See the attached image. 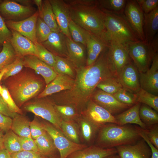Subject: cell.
I'll return each instance as SVG.
<instances>
[{
	"mask_svg": "<svg viewBox=\"0 0 158 158\" xmlns=\"http://www.w3.org/2000/svg\"><path fill=\"white\" fill-rule=\"evenodd\" d=\"M124 44L139 73L148 70L155 54L157 53L151 43L139 40L127 42Z\"/></svg>",
	"mask_w": 158,
	"mask_h": 158,
	"instance_id": "obj_6",
	"label": "cell"
},
{
	"mask_svg": "<svg viewBox=\"0 0 158 158\" xmlns=\"http://www.w3.org/2000/svg\"><path fill=\"white\" fill-rule=\"evenodd\" d=\"M55 59L53 68L57 75H65L75 78V68L67 59L55 55Z\"/></svg>",
	"mask_w": 158,
	"mask_h": 158,
	"instance_id": "obj_33",
	"label": "cell"
},
{
	"mask_svg": "<svg viewBox=\"0 0 158 158\" xmlns=\"http://www.w3.org/2000/svg\"><path fill=\"white\" fill-rule=\"evenodd\" d=\"M3 140L4 148L10 154L22 150L19 136L11 130L6 132Z\"/></svg>",
	"mask_w": 158,
	"mask_h": 158,
	"instance_id": "obj_36",
	"label": "cell"
},
{
	"mask_svg": "<svg viewBox=\"0 0 158 158\" xmlns=\"http://www.w3.org/2000/svg\"><path fill=\"white\" fill-rule=\"evenodd\" d=\"M23 67V57L17 56L12 63L5 67L6 71L2 79L6 80L10 77L18 74L22 71Z\"/></svg>",
	"mask_w": 158,
	"mask_h": 158,
	"instance_id": "obj_43",
	"label": "cell"
},
{
	"mask_svg": "<svg viewBox=\"0 0 158 158\" xmlns=\"http://www.w3.org/2000/svg\"><path fill=\"white\" fill-rule=\"evenodd\" d=\"M144 41L150 43L158 30V7L147 14L144 13Z\"/></svg>",
	"mask_w": 158,
	"mask_h": 158,
	"instance_id": "obj_27",
	"label": "cell"
},
{
	"mask_svg": "<svg viewBox=\"0 0 158 158\" xmlns=\"http://www.w3.org/2000/svg\"><path fill=\"white\" fill-rule=\"evenodd\" d=\"M3 137L0 138V151L3 148Z\"/></svg>",
	"mask_w": 158,
	"mask_h": 158,
	"instance_id": "obj_59",
	"label": "cell"
},
{
	"mask_svg": "<svg viewBox=\"0 0 158 158\" xmlns=\"http://www.w3.org/2000/svg\"><path fill=\"white\" fill-rule=\"evenodd\" d=\"M12 36L10 42L18 56L24 57L28 55L36 56L35 45L30 40L18 32L10 30Z\"/></svg>",
	"mask_w": 158,
	"mask_h": 158,
	"instance_id": "obj_22",
	"label": "cell"
},
{
	"mask_svg": "<svg viewBox=\"0 0 158 158\" xmlns=\"http://www.w3.org/2000/svg\"><path fill=\"white\" fill-rule=\"evenodd\" d=\"M86 43V66H88L97 60L102 51L108 47L109 42L100 36L87 31Z\"/></svg>",
	"mask_w": 158,
	"mask_h": 158,
	"instance_id": "obj_16",
	"label": "cell"
},
{
	"mask_svg": "<svg viewBox=\"0 0 158 158\" xmlns=\"http://www.w3.org/2000/svg\"><path fill=\"white\" fill-rule=\"evenodd\" d=\"M3 136L2 133L0 131V138L2 137Z\"/></svg>",
	"mask_w": 158,
	"mask_h": 158,
	"instance_id": "obj_61",
	"label": "cell"
},
{
	"mask_svg": "<svg viewBox=\"0 0 158 158\" xmlns=\"http://www.w3.org/2000/svg\"><path fill=\"white\" fill-rule=\"evenodd\" d=\"M112 95L120 102L130 107L137 103L135 94L128 91L123 87Z\"/></svg>",
	"mask_w": 158,
	"mask_h": 158,
	"instance_id": "obj_45",
	"label": "cell"
},
{
	"mask_svg": "<svg viewBox=\"0 0 158 158\" xmlns=\"http://www.w3.org/2000/svg\"><path fill=\"white\" fill-rule=\"evenodd\" d=\"M24 108L26 111L32 112L49 122L61 132L62 120L56 110L54 104L50 101L43 98H38L26 104Z\"/></svg>",
	"mask_w": 158,
	"mask_h": 158,
	"instance_id": "obj_7",
	"label": "cell"
},
{
	"mask_svg": "<svg viewBox=\"0 0 158 158\" xmlns=\"http://www.w3.org/2000/svg\"><path fill=\"white\" fill-rule=\"evenodd\" d=\"M42 125L44 129L52 139L59 152L60 158H66L73 152L87 147L85 145L76 143L71 141L52 124L45 123Z\"/></svg>",
	"mask_w": 158,
	"mask_h": 158,
	"instance_id": "obj_8",
	"label": "cell"
},
{
	"mask_svg": "<svg viewBox=\"0 0 158 158\" xmlns=\"http://www.w3.org/2000/svg\"><path fill=\"white\" fill-rule=\"evenodd\" d=\"M1 45H2L0 44V46H1Z\"/></svg>",
	"mask_w": 158,
	"mask_h": 158,
	"instance_id": "obj_63",
	"label": "cell"
},
{
	"mask_svg": "<svg viewBox=\"0 0 158 158\" xmlns=\"http://www.w3.org/2000/svg\"><path fill=\"white\" fill-rule=\"evenodd\" d=\"M69 32L72 39L75 42L86 46V30L74 22L71 19L68 24Z\"/></svg>",
	"mask_w": 158,
	"mask_h": 158,
	"instance_id": "obj_41",
	"label": "cell"
},
{
	"mask_svg": "<svg viewBox=\"0 0 158 158\" xmlns=\"http://www.w3.org/2000/svg\"><path fill=\"white\" fill-rule=\"evenodd\" d=\"M66 42L68 53L67 59L75 68L86 66V47L67 37Z\"/></svg>",
	"mask_w": 158,
	"mask_h": 158,
	"instance_id": "obj_24",
	"label": "cell"
},
{
	"mask_svg": "<svg viewBox=\"0 0 158 158\" xmlns=\"http://www.w3.org/2000/svg\"><path fill=\"white\" fill-rule=\"evenodd\" d=\"M2 91V87L0 84V95Z\"/></svg>",
	"mask_w": 158,
	"mask_h": 158,
	"instance_id": "obj_60",
	"label": "cell"
},
{
	"mask_svg": "<svg viewBox=\"0 0 158 158\" xmlns=\"http://www.w3.org/2000/svg\"><path fill=\"white\" fill-rule=\"evenodd\" d=\"M0 113L13 118L17 114L11 111L0 95Z\"/></svg>",
	"mask_w": 158,
	"mask_h": 158,
	"instance_id": "obj_54",
	"label": "cell"
},
{
	"mask_svg": "<svg viewBox=\"0 0 158 158\" xmlns=\"http://www.w3.org/2000/svg\"><path fill=\"white\" fill-rule=\"evenodd\" d=\"M6 79L5 86L15 103L20 105L38 95L44 85L43 81L38 76L27 70Z\"/></svg>",
	"mask_w": 158,
	"mask_h": 158,
	"instance_id": "obj_3",
	"label": "cell"
},
{
	"mask_svg": "<svg viewBox=\"0 0 158 158\" xmlns=\"http://www.w3.org/2000/svg\"><path fill=\"white\" fill-rule=\"evenodd\" d=\"M41 44L55 55L67 59L66 37L61 32H52L47 39Z\"/></svg>",
	"mask_w": 158,
	"mask_h": 158,
	"instance_id": "obj_21",
	"label": "cell"
},
{
	"mask_svg": "<svg viewBox=\"0 0 158 158\" xmlns=\"http://www.w3.org/2000/svg\"><path fill=\"white\" fill-rule=\"evenodd\" d=\"M137 102L145 104L158 112V96L150 93L140 88L135 93Z\"/></svg>",
	"mask_w": 158,
	"mask_h": 158,
	"instance_id": "obj_38",
	"label": "cell"
},
{
	"mask_svg": "<svg viewBox=\"0 0 158 158\" xmlns=\"http://www.w3.org/2000/svg\"><path fill=\"white\" fill-rule=\"evenodd\" d=\"M36 56L40 60L53 68L55 63V55L44 47L41 44L35 45Z\"/></svg>",
	"mask_w": 158,
	"mask_h": 158,
	"instance_id": "obj_44",
	"label": "cell"
},
{
	"mask_svg": "<svg viewBox=\"0 0 158 158\" xmlns=\"http://www.w3.org/2000/svg\"><path fill=\"white\" fill-rule=\"evenodd\" d=\"M2 91L1 95L5 101L9 109L12 112L22 114V110L17 106L11 95L7 88L4 85L2 86Z\"/></svg>",
	"mask_w": 158,
	"mask_h": 158,
	"instance_id": "obj_46",
	"label": "cell"
},
{
	"mask_svg": "<svg viewBox=\"0 0 158 158\" xmlns=\"http://www.w3.org/2000/svg\"><path fill=\"white\" fill-rule=\"evenodd\" d=\"M140 135L141 138L146 141L151 149L152 152L151 158H158V149L155 147L148 139L142 129H141Z\"/></svg>",
	"mask_w": 158,
	"mask_h": 158,
	"instance_id": "obj_55",
	"label": "cell"
},
{
	"mask_svg": "<svg viewBox=\"0 0 158 158\" xmlns=\"http://www.w3.org/2000/svg\"><path fill=\"white\" fill-rule=\"evenodd\" d=\"M144 13L147 14L158 7V0H136Z\"/></svg>",
	"mask_w": 158,
	"mask_h": 158,
	"instance_id": "obj_49",
	"label": "cell"
},
{
	"mask_svg": "<svg viewBox=\"0 0 158 158\" xmlns=\"http://www.w3.org/2000/svg\"><path fill=\"white\" fill-rule=\"evenodd\" d=\"M139 126L129 125L106 124L99 129L96 139L97 146L109 148L135 142L141 138Z\"/></svg>",
	"mask_w": 158,
	"mask_h": 158,
	"instance_id": "obj_4",
	"label": "cell"
},
{
	"mask_svg": "<svg viewBox=\"0 0 158 158\" xmlns=\"http://www.w3.org/2000/svg\"><path fill=\"white\" fill-rule=\"evenodd\" d=\"M80 114L99 128L107 123L117 124L114 116L91 99Z\"/></svg>",
	"mask_w": 158,
	"mask_h": 158,
	"instance_id": "obj_12",
	"label": "cell"
},
{
	"mask_svg": "<svg viewBox=\"0 0 158 158\" xmlns=\"http://www.w3.org/2000/svg\"><path fill=\"white\" fill-rule=\"evenodd\" d=\"M3 0H0V5L2 2Z\"/></svg>",
	"mask_w": 158,
	"mask_h": 158,
	"instance_id": "obj_62",
	"label": "cell"
},
{
	"mask_svg": "<svg viewBox=\"0 0 158 158\" xmlns=\"http://www.w3.org/2000/svg\"><path fill=\"white\" fill-rule=\"evenodd\" d=\"M142 129L148 139L158 149V124L147 127L145 130Z\"/></svg>",
	"mask_w": 158,
	"mask_h": 158,
	"instance_id": "obj_47",
	"label": "cell"
},
{
	"mask_svg": "<svg viewBox=\"0 0 158 158\" xmlns=\"http://www.w3.org/2000/svg\"><path fill=\"white\" fill-rule=\"evenodd\" d=\"M39 14V16L50 28L52 32H61L49 0H42L41 9Z\"/></svg>",
	"mask_w": 158,
	"mask_h": 158,
	"instance_id": "obj_28",
	"label": "cell"
},
{
	"mask_svg": "<svg viewBox=\"0 0 158 158\" xmlns=\"http://www.w3.org/2000/svg\"><path fill=\"white\" fill-rule=\"evenodd\" d=\"M0 158H11V154L3 147L0 151Z\"/></svg>",
	"mask_w": 158,
	"mask_h": 158,
	"instance_id": "obj_56",
	"label": "cell"
},
{
	"mask_svg": "<svg viewBox=\"0 0 158 158\" xmlns=\"http://www.w3.org/2000/svg\"><path fill=\"white\" fill-rule=\"evenodd\" d=\"M12 36L11 30L6 26L5 20L0 15V44L2 45L6 41H10Z\"/></svg>",
	"mask_w": 158,
	"mask_h": 158,
	"instance_id": "obj_48",
	"label": "cell"
},
{
	"mask_svg": "<svg viewBox=\"0 0 158 158\" xmlns=\"http://www.w3.org/2000/svg\"><path fill=\"white\" fill-rule=\"evenodd\" d=\"M23 63L24 67L33 69L40 74L44 78L47 85L57 75L53 68L35 55H28L24 56Z\"/></svg>",
	"mask_w": 158,
	"mask_h": 158,
	"instance_id": "obj_20",
	"label": "cell"
},
{
	"mask_svg": "<svg viewBox=\"0 0 158 158\" xmlns=\"http://www.w3.org/2000/svg\"><path fill=\"white\" fill-rule=\"evenodd\" d=\"M104 158H120L117 154L107 156Z\"/></svg>",
	"mask_w": 158,
	"mask_h": 158,
	"instance_id": "obj_58",
	"label": "cell"
},
{
	"mask_svg": "<svg viewBox=\"0 0 158 158\" xmlns=\"http://www.w3.org/2000/svg\"><path fill=\"white\" fill-rule=\"evenodd\" d=\"M68 5L71 19L87 31L104 39L105 13L98 0H64Z\"/></svg>",
	"mask_w": 158,
	"mask_h": 158,
	"instance_id": "obj_2",
	"label": "cell"
},
{
	"mask_svg": "<svg viewBox=\"0 0 158 158\" xmlns=\"http://www.w3.org/2000/svg\"><path fill=\"white\" fill-rule=\"evenodd\" d=\"M30 123L26 117L17 114L12 119L11 129L19 137L31 138Z\"/></svg>",
	"mask_w": 158,
	"mask_h": 158,
	"instance_id": "obj_30",
	"label": "cell"
},
{
	"mask_svg": "<svg viewBox=\"0 0 158 158\" xmlns=\"http://www.w3.org/2000/svg\"><path fill=\"white\" fill-rule=\"evenodd\" d=\"M17 2H18L20 4H21V5L25 6H31V4L34 3L33 0H14Z\"/></svg>",
	"mask_w": 158,
	"mask_h": 158,
	"instance_id": "obj_57",
	"label": "cell"
},
{
	"mask_svg": "<svg viewBox=\"0 0 158 158\" xmlns=\"http://www.w3.org/2000/svg\"><path fill=\"white\" fill-rule=\"evenodd\" d=\"M0 52V72L6 66L12 63L17 56L9 41L2 44Z\"/></svg>",
	"mask_w": 158,
	"mask_h": 158,
	"instance_id": "obj_37",
	"label": "cell"
},
{
	"mask_svg": "<svg viewBox=\"0 0 158 158\" xmlns=\"http://www.w3.org/2000/svg\"><path fill=\"white\" fill-rule=\"evenodd\" d=\"M75 70L73 87L62 92L59 96L58 102L59 105H71L81 113L90 100L98 84L107 78L116 76L109 62L108 48L91 66L75 68Z\"/></svg>",
	"mask_w": 158,
	"mask_h": 158,
	"instance_id": "obj_1",
	"label": "cell"
},
{
	"mask_svg": "<svg viewBox=\"0 0 158 158\" xmlns=\"http://www.w3.org/2000/svg\"><path fill=\"white\" fill-rule=\"evenodd\" d=\"M90 99L114 116L122 113L131 107L120 102L112 95L99 89L95 90Z\"/></svg>",
	"mask_w": 158,
	"mask_h": 158,
	"instance_id": "obj_13",
	"label": "cell"
},
{
	"mask_svg": "<svg viewBox=\"0 0 158 158\" xmlns=\"http://www.w3.org/2000/svg\"><path fill=\"white\" fill-rule=\"evenodd\" d=\"M52 32L50 28L39 16L37 19L35 30L37 43L41 44L45 41Z\"/></svg>",
	"mask_w": 158,
	"mask_h": 158,
	"instance_id": "obj_42",
	"label": "cell"
},
{
	"mask_svg": "<svg viewBox=\"0 0 158 158\" xmlns=\"http://www.w3.org/2000/svg\"><path fill=\"white\" fill-rule=\"evenodd\" d=\"M0 50H1V49H0Z\"/></svg>",
	"mask_w": 158,
	"mask_h": 158,
	"instance_id": "obj_64",
	"label": "cell"
},
{
	"mask_svg": "<svg viewBox=\"0 0 158 158\" xmlns=\"http://www.w3.org/2000/svg\"><path fill=\"white\" fill-rule=\"evenodd\" d=\"M76 122L84 139L88 142L93 141L100 128L81 114Z\"/></svg>",
	"mask_w": 158,
	"mask_h": 158,
	"instance_id": "obj_29",
	"label": "cell"
},
{
	"mask_svg": "<svg viewBox=\"0 0 158 158\" xmlns=\"http://www.w3.org/2000/svg\"><path fill=\"white\" fill-rule=\"evenodd\" d=\"M140 88L155 95L158 94V54H155L149 69L139 73Z\"/></svg>",
	"mask_w": 158,
	"mask_h": 158,
	"instance_id": "obj_18",
	"label": "cell"
},
{
	"mask_svg": "<svg viewBox=\"0 0 158 158\" xmlns=\"http://www.w3.org/2000/svg\"><path fill=\"white\" fill-rule=\"evenodd\" d=\"M123 88L133 93L140 88L139 73L132 61L126 65L117 76Z\"/></svg>",
	"mask_w": 158,
	"mask_h": 158,
	"instance_id": "obj_17",
	"label": "cell"
},
{
	"mask_svg": "<svg viewBox=\"0 0 158 158\" xmlns=\"http://www.w3.org/2000/svg\"><path fill=\"white\" fill-rule=\"evenodd\" d=\"M141 104L137 102L127 109L114 116L117 124L123 126L128 124H135L145 130L147 127L140 119L139 110Z\"/></svg>",
	"mask_w": 158,
	"mask_h": 158,
	"instance_id": "obj_26",
	"label": "cell"
},
{
	"mask_svg": "<svg viewBox=\"0 0 158 158\" xmlns=\"http://www.w3.org/2000/svg\"><path fill=\"white\" fill-rule=\"evenodd\" d=\"M12 122L11 118L0 113V130L7 132L11 128Z\"/></svg>",
	"mask_w": 158,
	"mask_h": 158,
	"instance_id": "obj_53",
	"label": "cell"
},
{
	"mask_svg": "<svg viewBox=\"0 0 158 158\" xmlns=\"http://www.w3.org/2000/svg\"><path fill=\"white\" fill-rule=\"evenodd\" d=\"M38 11L30 17L23 20L14 21L6 20L5 22L10 30H13L27 37L35 45L37 43L35 35L36 25L39 16Z\"/></svg>",
	"mask_w": 158,
	"mask_h": 158,
	"instance_id": "obj_15",
	"label": "cell"
},
{
	"mask_svg": "<svg viewBox=\"0 0 158 158\" xmlns=\"http://www.w3.org/2000/svg\"><path fill=\"white\" fill-rule=\"evenodd\" d=\"M61 132L68 139L77 144L80 143V131L79 126L76 121H61Z\"/></svg>",
	"mask_w": 158,
	"mask_h": 158,
	"instance_id": "obj_32",
	"label": "cell"
},
{
	"mask_svg": "<svg viewBox=\"0 0 158 158\" xmlns=\"http://www.w3.org/2000/svg\"><path fill=\"white\" fill-rule=\"evenodd\" d=\"M116 154L115 147L106 148L92 145L75 151L66 158H104Z\"/></svg>",
	"mask_w": 158,
	"mask_h": 158,
	"instance_id": "obj_25",
	"label": "cell"
},
{
	"mask_svg": "<svg viewBox=\"0 0 158 158\" xmlns=\"http://www.w3.org/2000/svg\"><path fill=\"white\" fill-rule=\"evenodd\" d=\"M74 83V79L65 75H57L38 95L37 97L44 98L61 91L70 90L73 87Z\"/></svg>",
	"mask_w": 158,
	"mask_h": 158,
	"instance_id": "obj_23",
	"label": "cell"
},
{
	"mask_svg": "<svg viewBox=\"0 0 158 158\" xmlns=\"http://www.w3.org/2000/svg\"><path fill=\"white\" fill-rule=\"evenodd\" d=\"M120 158H151V149L142 138L132 144L115 147Z\"/></svg>",
	"mask_w": 158,
	"mask_h": 158,
	"instance_id": "obj_14",
	"label": "cell"
},
{
	"mask_svg": "<svg viewBox=\"0 0 158 158\" xmlns=\"http://www.w3.org/2000/svg\"><path fill=\"white\" fill-rule=\"evenodd\" d=\"M11 158H47L39 152L22 150L11 154Z\"/></svg>",
	"mask_w": 158,
	"mask_h": 158,
	"instance_id": "obj_52",
	"label": "cell"
},
{
	"mask_svg": "<svg viewBox=\"0 0 158 158\" xmlns=\"http://www.w3.org/2000/svg\"><path fill=\"white\" fill-rule=\"evenodd\" d=\"M36 118L30 122V130L31 137L34 140L44 133L46 131L43 128L42 124L37 121Z\"/></svg>",
	"mask_w": 158,
	"mask_h": 158,
	"instance_id": "obj_50",
	"label": "cell"
},
{
	"mask_svg": "<svg viewBox=\"0 0 158 158\" xmlns=\"http://www.w3.org/2000/svg\"><path fill=\"white\" fill-rule=\"evenodd\" d=\"M61 31L66 37L72 39L68 29L71 19L69 7L64 0H49Z\"/></svg>",
	"mask_w": 158,
	"mask_h": 158,
	"instance_id": "obj_19",
	"label": "cell"
},
{
	"mask_svg": "<svg viewBox=\"0 0 158 158\" xmlns=\"http://www.w3.org/2000/svg\"><path fill=\"white\" fill-rule=\"evenodd\" d=\"M108 58L111 69L117 77L123 68L132 61L124 44L113 40L109 41Z\"/></svg>",
	"mask_w": 158,
	"mask_h": 158,
	"instance_id": "obj_10",
	"label": "cell"
},
{
	"mask_svg": "<svg viewBox=\"0 0 158 158\" xmlns=\"http://www.w3.org/2000/svg\"><path fill=\"white\" fill-rule=\"evenodd\" d=\"M22 150L39 152L37 146L32 138L21 137L19 136Z\"/></svg>",
	"mask_w": 158,
	"mask_h": 158,
	"instance_id": "obj_51",
	"label": "cell"
},
{
	"mask_svg": "<svg viewBox=\"0 0 158 158\" xmlns=\"http://www.w3.org/2000/svg\"><path fill=\"white\" fill-rule=\"evenodd\" d=\"M54 106L62 120L76 121L80 115V112L71 105L54 104Z\"/></svg>",
	"mask_w": 158,
	"mask_h": 158,
	"instance_id": "obj_39",
	"label": "cell"
},
{
	"mask_svg": "<svg viewBox=\"0 0 158 158\" xmlns=\"http://www.w3.org/2000/svg\"><path fill=\"white\" fill-rule=\"evenodd\" d=\"M37 11L31 6L23 5L14 0H4L0 5V15L6 20H22L32 15Z\"/></svg>",
	"mask_w": 158,
	"mask_h": 158,
	"instance_id": "obj_9",
	"label": "cell"
},
{
	"mask_svg": "<svg viewBox=\"0 0 158 158\" xmlns=\"http://www.w3.org/2000/svg\"><path fill=\"white\" fill-rule=\"evenodd\" d=\"M139 114L140 120L147 127L158 123L157 112L145 104H141Z\"/></svg>",
	"mask_w": 158,
	"mask_h": 158,
	"instance_id": "obj_35",
	"label": "cell"
},
{
	"mask_svg": "<svg viewBox=\"0 0 158 158\" xmlns=\"http://www.w3.org/2000/svg\"><path fill=\"white\" fill-rule=\"evenodd\" d=\"M123 14L139 39L144 41V13L136 0H127Z\"/></svg>",
	"mask_w": 158,
	"mask_h": 158,
	"instance_id": "obj_11",
	"label": "cell"
},
{
	"mask_svg": "<svg viewBox=\"0 0 158 158\" xmlns=\"http://www.w3.org/2000/svg\"><path fill=\"white\" fill-rule=\"evenodd\" d=\"M34 140L39 152L45 157L51 155L57 149L52 139L46 131Z\"/></svg>",
	"mask_w": 158,
	"mask_h": 158,
	"instance_id": "obj_31",
	"label": "cell"
},
{
	"mask_svg": "<svg viewBox=\"0 0 158 158\" xmlns=\"http://www.w3.org/2000/svg\"><path fill=\"white\" fill-rule=\"evenodd\" d=\"M127 0H98V5L104 11L118 14H123Z\"/></svg>",
	"mask_w": 158,
	"mask_h": 158,
	"instance_id": "obj_34",
	"label": "cell"
},
{
	"mask_svg": "<svg viewBox=\"0 0 158 158\" xmlns=\"http://www.w3.org/2000/svg\"><path fill=\"white\" fill-rule=\"evenodd\" d=\"M123 87L118 78L116 76L105 78L100 82L97 86L98 89L112 95Z\"/></svg>",
	"mask_w": 158,
	"mask_h": 158,
	"instance_id": "obj_40",
	"label": "cell"
},
{
	"mask_svg": "<svg viewBox=\"0 0 158 158\" xmlns=\"http://www.w3.org/2000/svg\"><path fill=\"white\" fill-rule=\"evenodd\" d=\"M105 13L104 24L106 31L104 39L123 43L140 40L123 14H118L104 11Z\"/></svg>",
	"mask_w": 158,
	"mask_h": 158,
	"instance_id": "obj_5",
	"label": "cell"
}]
</instances>
